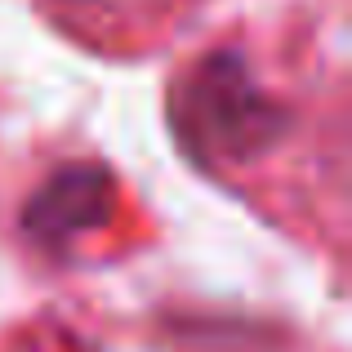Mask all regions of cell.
Instances as JSON below:
<instances>
[{
	"mask_svg": "<svg viewBox=\"0 0 352 352\" xmlns=\"http://www.w3.org/2000/svg\"><path fill=\"white\" fill-rule=\"evenodd\" d=\"M112 197H116L112 174L103 165L76 161V165H63L58 174H50L41 183V192L27 201L23 223L41 245L63 250L72 241H80L85 232H94L98 223H107Z\"/></svg>",
	"mask_w": 352,
	"mask_h": 352,
	"instance_id": "obj_2",
	"label": "cell"
},
{
	"mask_svg": "<svg viewBox=\"0 0 352 352\" xmlns=\"http://www.w3.org/2000/svg\"><path fill=\"white\" fill-rule=\"evenodd\" d=\"M179 129L210 161H250L281 134V107L258 89L245 63L214 54L188 76L179 94Z\"/></svg>",
	"mask_w": 352,
	"mask_h": 352,
	"instance_id": "obj_1",
	"label": "cell"
}]
</instances>
